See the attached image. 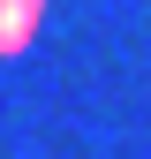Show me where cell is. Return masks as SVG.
Listing matches in <instances>:
<instances>
[{"mask_svg": "<svg viewBox=\"0 0 151 159\" xmlns=\"http://www.w3.org/2000/svg\"><path fill=\"white\" fill-rule=\"evenodd\" d=\"M38 23H45V0H0V53H23Z\"/></svg>", "mask_w": 151, "mask_h": 159, "instance_id": "obj_1", "label": "cell"}]
</instances>
